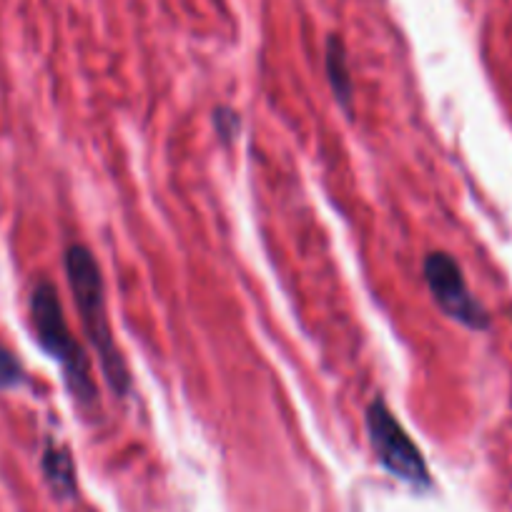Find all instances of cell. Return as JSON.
Returning <instances> with one entry per match:
<instances>
[{
	"label": "cell",
	"mask_w": 512,
	"mask_h": 512,
	"mask_svg": "<svg viewBox=\"0 0 512 512\" xmlns=\"http://www.w3.org/2000/svg\"><path fill=\"white\" fill-rule=\"evenodd\" d=\"M63 267H66L68 287H71L83 332L96 349L98 367H101L113 395L123 400L131 392V372H128V364L118 349L116 337H113L111 322H108L101 267H98L96 256L86 244L68 246L66 254H63Z\"/></svg>",
	"instance_id": "1"
},
{
	"label": "cell",
	"mask_w": 512,
	"mask_h": 512,
	"mask_svg": "<svg viewBox=\"0 0 512 512\" xmlns=\"http://www.w3.org/2000/svg\"><path fill=\"white\" fill-rule=\"evenodd\" d=\"M31 322L36 329V339L53 359L63 367L68 390L78 407L86 412L98 410V387L91 377V362L81 344L73 339L68 329L66 312H63L58 289L51 282H38L31 294Z\"/></svg>",
	"instance_id": "2"
},
{
	"label": "cell",
	"mask_w": 512,
	"mask_h": 512,
	"mask_svg": "<svg viewBox=\"0 0 512 512\" xmlns=\"http://www.w3.org/2000/svg\"><path fill=\"white\" fill-rule=\"evenodd\" d=\"M364 425H367L369 445H372L374 457L382 465L384 472H390L400 482H407L415 490H427L432 487L430 467L422 457L420 447L412 442L405 427L390 410V405L382 397H374L364 412Z\"/></svg>",
	"instance_id": "3"
},
{
	"label": "cell",
	"mask_w": 512,
	"mask_h": 512,
	"mask_svg": "<svg viewBox=\"0 0 512 512\" xmlns=\"http://www.w3.org/2000/svg\"><path fill=\"white\" fill-rule=\"evenodd\" d=\"M422 274H425L432 299L445 317L455 319L457 324L472 329V332H485L490 327V314L472 297L455 256H450L447 251H430L422 264Z\"/></svg>",
	"instance_id": "4"
},
{
	"label": "cell",
	"mask_w": 512,
	"mask_h": 512,
	"mask_svg": "<svg viewBox=\"0 0 512 512\" xmlns=\"http://www.w3.org/2000/svg\"><path fill=\"white\" fill-rule=\"evenodd\" d=\"M41 467L48 487H51L58 500H73L76 497V467H73V457L68 447L51 442L43 452Z\"/></svg>",
	"instance_id": "5"
},
{
	"label": "cell",
	"mask_w": 512,
	"mask_h": 512,
	"mask_svg": "<svg viewBox=\"0 0 512 512\" xmlns=\"http://www.w3.org/2000/svg\"><path fill=\"white\" fill-rule=\"evenodd\" d=\"M324 71H327V81L332 86L334 98L344 111L352 108L354 101V83L349 76V63H347V48L339 36L327 38V51H324Z\"/></svg>",
	"instance_id": "6"
},
{
	"label": "cell",
	"mask_w": 512,
	"mask_h": 512,
	"mask_svg": "<svg viewBox=\"0 0 512 512\" xmlns=\"http://www.w3.org/2000/svg\"><path fill=\"white\" fill-rule=\"evenodd\" d=\"M211 121H214V131L224 146H231L236 139H239L241 118L231 106H216L214 118H211Z\"/></svg>",
	"instance_id": "7"
},
{
	"label": "cell",
	"mask_w": 512,
	"mask_h": 512,
	"mask_svg": "<svg viewBox=\"0 0 512 512\" xmlns=\"http://www.w3.org/2000/svg\"><path fill=\"white\" fill-rule=\"evenodd\" d=\"M23 377H26V372H23L16 354L0 347V390L18 387V384L23 382Z\"/></svg>",
	"instance_id": "8"
}]
</instances>
